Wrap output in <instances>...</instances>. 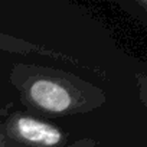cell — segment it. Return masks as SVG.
Masks as SVG:
<instances>
[{
	"label": "cell",
	"mask_w": 147,
	"mask_h": 147,
	"mask_svg": "<svg viewBox=\"0 0 147 147\" xmlns=\"http://www.w3.org/2000/svg\"><path fill=\"white\" fill-rule=\"evenodd\" d=\"M26 94L33 105L52 114L66 113L74 105V97L69 88L63 82L51 78L35 80L28 87Z\"/></svg>",
	"instance_id": "cell-1"
},
{
	"label": "cell",
	"mask_w": 147,
	"mask_h": 147,
	"mask_svg": "<svg viewBox=\"0 0 147 147\" xmlns=\"http://www.w3.org/2000/svg\"><path fill=\"white\" fill-rule=\"evenodd\" d=\"M10 131L18 140L32 147H56L62 141V133L56 127L30 117H16Z\"/></svg>",
	"instance_id": "cell-2"
}]
</instances>
